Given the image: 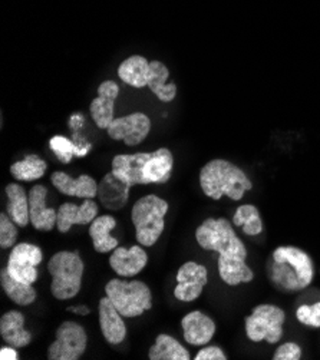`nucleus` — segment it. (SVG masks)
Listing matches in <instances>:
<instances>
[{"label":"nucleus","mask_w":320,"mask_h":360,"mask_svg":"<svg viewBox=\"0 0 320 360\" xmlns=\"http://www.w3.org/2000/svg\"><path fill=\"white\" fill-rule=\"evenodd\" d=\"M151 360H190V352L181 343L169 335H158L155 343L148 350Z\"/></svg>","instance_id":"obj_27"},{"label":"nucleus","mask_w":320,"mask_h":360,"mask_svg":"<svg viewBox=\"0 0 320 360\" xmlns=\"http://www.w3.org/2000/svg\"><path fill=\"white\" fill-rule=\"evenodd\" d=\"M15 349L16 347H12V346L0 349V359H2V360H18L19 356H18V352Z\"/></svg>","instance_id":"obj_36"},{"label":"nucleus","mask_w":320,"mask_h":360,"mask_svg":"<svg viewBox=\"0 0 320 360\" xmlns=\"http://www.w3.org/2000/svg\"><path fill=\"white\" fill-rule=\"evenodd\" d=\"M48 164L37 154H29L11 165V174L18 181H37L46 172Z\"/></svg>","instance_id":"obj_28"},{"label":"nucleus","mask_w":320,"mask_h":360,"mask_svg":"<svg viewBox=\"0 0 320 360\" xmlns=\"http://www.w3.org/2000/svg\"><path fill=\"white\" fill-rule=\"evenodd\" d=\"M174 157L168 148L153 153L121 154L113 160V171L128 186L165 184L171 178Z\"/></svg>","instance_id":"obj_3"},{"label":"nucleus","mask_w":320,"mask_h":360,"mask_svg":"<svg viewBox=\"0 0 320 360\" xmlns=\"http://www.w3.org/2000/svg\"><path fill=\"white\" fill-rule=\"evenodd\" d=\"M200 186L207 197L216 201L223 197L240 201L247 191L253 188L252 179L241 168L222 158L211 160L201 168Z\"/></svg>","instance_id":"obj_4"},{"label":"nucleus","mask_w":320,"mask_h":360,"mask_svg":"<svg viewBox=\"0 0 320 360\" xmlns=\"http://www.w3.org/2000/svg\"><path fill=\"white\" fill-rule=\"evenodd\" d=\"M66 310L68 311H72L75 314H79V316H88L91 313V309L87 307V306H70Z\"/></svg>","instance_id":"obj_38"},{"label":"nucleus","mask_w":320,"mask_h":360,"mask_svg":"<svg viewBox=\"0 0 320 360\" xmlns=\"http://www.w3.org/2000/svg\"><path fill=\"white\" fill-rule=\"evenodd\" d=\"M196 240L203 250L219 253V273L227 285L255 280V271L247 264V248L227 219H207L196 230Z\"/></svg>","instance_id":"obj_1"},{"label":"nucleus","mask_w":320,"mask_h":360,"mask_svg":"<svg viewBox=\"0 0 320 360\" xmlns=\"http://www.w3.org/2000/svg\"><path fill=\"white\" fill-rule=\"evenodd\" d=\"M177 284L174 296L180 302H194L197 300L204 287L208 283V271L205 266L197 262H187L184 263L177 273Z\"/></svg>","instance_id":"obj_12"},{"label":"nucleus","mask_w":320,"mask_h":360,"mask_svg":"<svg viewBox=\"0 0 320 360\" xmlns=\"http://www.w3.org/2000/svg\"><path fill=\"white\" fill-rule=\"evenodd\" d=\"M148 263L147 251L142 245H132L131 248L117 247L110 257L111 269L121 277H134L146 269Z\"/></svg>","instance_id":"obj_15"},{"label":"nucleus","mask_w":320,"mask_h":360,"mask_svg":"<svg viewBox=\"0 0 320 360\" xmlns=\"http://www.w3.org/2000/svg\"><path fill=\"white\" fill-rule=\"evenodd\" d=\"M267 277L279 292H302L314 278L312 257L305 250L295 245H280L274 248L267 262Z\"/></svg>","instance_id":"obj_2"},{"label":"nucleus","mask_w":320,"mask_h":360,"mask_svg":"<svg viewBox=\"0 0 320 360\" xmlns=\"http://www.w3.org/2000/svg\"><path fill=\"white\" fill-rule=\"evenodd\" d=\"M227 354L219 346L203 347L194 357V360H227Z\"/></svg>","instance_id":"obj_34"},{"label":"nucleus","mask_w":320,"mask_h":360,"mask_svg":"<svg viewBox=\"0 0 320 360\" xmlns=\"http://www.w3.org/2000/svg\"><path fill=\"white\" fill-rule=\"evenodd\" d=\"M233 226L241 227L244 234L255 237L263 233V220L259 208L253 204L240 205L233 215Z\"/></svg>","instance_id":"obj_29"},{"label":"nucleus","mask_w":320,"mask_h":360,"mask_svg":"<svg viewBox=\"0 0 320 360\" xmlns=\"http://www.w3.org/2000/svg\"><path fill=\"white\" fill-rule=\"evenodd\" d=\"M51 181L53 187L65 195L78 197L82 200H92L98 195V183L88 174L72 178L63 171H56L51 175Z\"/></svg>","instance_id":"obj_20"},{"label":"nucleus","mask_w":320,"mask_h":360,"mask_svg":"<svg viewBox=\"0 0 320 360\" xmlns=\"http://www.w3.org/2000/svg\"><path fill=\"white\" fill-rule=\"evenodd\" d=\"M108 135L115 141H124L128 147H136L144 141L151 131V120L142 112H134L120 117L108 127Z\"/></svg>","instance_id":"obj_11"},{"label":"nucleus","mask_w":320,"mask_h":360,"mask_svg":"<svg viewBox=\"0 0 320 360\" xmlns=\"http://www.w3.org/2000/svg\"><path fill=\"white\" fill-rule=\"evenodd\" d=\"M42 260L44 251L41 247L29 243H19L11 251L6 269L13 278L25 284H33L38 280V266Z\"/></svg>","instance_id":"obj_10"},{"label":"nucleus","mask_w":320,"mask_h":360,"mask_svg":"<svg viewBox=\"0 0 320 360\" xmlns=\"http://www.w3.org/2000/svg\"><path fill=\"white\" fill-rule=\"evenodd\" d=\"M120 86L114 81H105L98 88V96L91 102V117L98 128L108 129L115 120V101Z\"/></svg>","instance_id":"obj_13"},{"label":"nucleus","mask_w":320,"mask_h":360,"mask_svg":"<svg viewBox=\"0 0 320 360\" xmlns=\"http://www.w3.org/2000/svg\"><path fill=\"white\" fill-rule=\"evenodd\" d=\"M0 335L6 345L16 349L32 342V333L25 329V316L18 310H9L0 319Z\"/></svg>","instance_id":"obj_21"},{"label":"nucleus","mask_w":320,"mask_h":360,"mask_svg":"<svg viewBox=\"0 0 320 360\" xmlns=\"http://www.w3.org/2000/svg\"><path fill=\"white\" fill-rule=\"evenodd\" d=\"M131 186H128L114 171L105 174L98 184V198L102 207L108 211H120L124 208L129 198Z\"/></svg>","instance_id":"obj_19"},{"label":"nucleus","mask_w":320,"mask_h":360,"mask_svg":"<svg viewBox=\"0 0 320 360\" xmlns=\"http://www.w3.org/2000/svg\"><path fill=\"white\" fill-rule=\"evenodd\" d=\"M84 270L85 264L78 251H58L48 263V271L52 276V296L58 300H69L78 296Z\"/></svg>","instance_id":"obj_6"},{"label":"nucleus","mask_w":320,"mask_h":360,"mask_svg":"<svg viewBox=\"0 0 320 360\" xmlns=\"http://www.w3.org/2000/svg\"><path fill=\"white\" fill-rule=\"evenodd\" d=\"M88 336L77 321H63L56 330V339L48 349L49 360H78L87 350Z\"/></svg>","instance_id":"obj_9"},{"label":"nucleus","mask_w":320,"mask_h":360,"mask_svg":"<svg viewBox=\"0 0 320 360\" xmlns=\"http://www.w3.org/2000/svg\"><path fill=\"white\" fill-rule=\"evenodd\" d=\"M169 204L158 195L141 197L132 207L131 220L135 227L136 241L142 247H153L165 229V215Z\"/></svg>","instance_id":"obj_5"},{"label":"nucleus","mask_w":320,"mask_h":360,"mask_svg":"<svg viewBox=\"0 0 320 360\" xmlns=\"http://www.w3.org/2000/svg\"><path fill=\"white\" fill-rule=\"evenodd\" d=\"M273 360H300L302 359V349L297 343L286 342L280 345L276 352L273 353Z\"/></svg>","instance_id":"obj_33"},{"label":"nucleus","mask_w":320,"mask_h":360,"mask_svg":"<svg viewBox=\"0 0 320 360\" xmlns=\"http://www.w3.org/2000/svg\"><path fill=\"white\" fill-rule=\"evenodd\" d=\"M48 188L42 184L33 186L29 191L30 223L38 231H51L58 221V210L46 205Z\"/></svg>","instance_id":"obj_14"},{"label":"nucleus","mask_w":320,"mask_h":360,"mask_svg":"<svg viewBox=\"0 0 320 360\" xmlns=\"http://www.w3.org/2000/svg\"><path fill=\"white\" fill-rule=\"evenodd\" d=\"M184 340L193 346H205L215 338L216 321L200 310L186 314L181 320Z\"/></svg>","instance_id":"obj_18"},{"label":"nucleus","mask_w":320,"mask_h":360,"mask_svg":"<svg viewBox=\"0 0 320 360\" xmlns=\"http://www.w3.org/2000/svg\"><path fill=\"white\" fill-rule=\"evenodd\" d=\"M74 143H75V155L77 157H85L89 151H91V143L82 138L81 135H78L77 132L74 134Z\"/></svg>","instance_id":"obj_35"},{"label":"nucleus","mask_w":320,"mask_h":360,"mask_svg":"<svg viewBox=\"0 0 320 360\" xmlns=\"http://www.w3.org/2000/svg\"><path fill=\"white\" fill-rule=\"evenodd\" d=\"M118 77L127 85L141 89L147 86L150 77V62L141 55H132L118 68Z\"/></svg>","instance_id":"obj_23"},{"label":"nucleus","mask_w":320,"mask_h":360,"mask_svg":"<svg viewBox=\"0 0 320 360\" xmlns=\"http://www.w3.org/2000/svg\"><path fill=\"white\" fill-rule=\"evenodd\" d=\"M84 115L82 114H74L69 120V127L72 129H79L84 125Z\"/></svg>","instance_id":"obj_37"},{"label":"nucleus","mask_w":320,"mask_h":360,"mask_svg":"<svg viewBox=\"0 0 320 360\" xmlns=\"http://www.w3.org/2000/svg\"><path fill=\"white\" fill-rule=\"evenodd\" d=\"M286 321V313L274 304H259L252 314L245 317L247 339L255 343L267 342L279 343L283 338V326Z\"/></svg>","instance_id":"obj_8"},{"label":"nucleus","mask_w":320,"mask_h":360,"mask_svg":"<svg viewBox=\"0 0 320 360\" xmlns=\"http://www.w3.org/2000/svg\"><path fill=\"white\" fill-rule=\"evenodd\" d=\"M8 197V215L18 224V227H26L30 223L29 214V194L20 184L11 183L5 188Z\"/></svg>","instance_id":"obj_24"},{"label":"nucleus","mask_w":320,"mask_h":360,"mask_svg":"<svg viewBox=\"0 0 320 360\" xmlns=\"http://www.w3.org/2000/svg\"><path fill=\"white\" fill-rule=\"evenodd\" d=\"M117 220L113 215H101L89 224V237L92 238L94 250L96 253H113L118 247V240L111 236L115 229Z\"/></svg>","instance_id":"obj_22"},{"label":"nucleus","mask_w":320,"mask_h":360,"mask_svg":"<svg viewBox=\"0 0 320 360\" xmlns=\"http://www.w3.org/2000/svg\"><path fill=\"white\" fill-rule=\"evenodd\" d=\"M99 328L110 345H120L127 336V326L124 323V316L117 310L114 303L108 296L99 300Z\"/></svg>","instance_id":"obj_17"},{"label":"nucleus","mask_w":320,"mask_h":360,"mask_svg":"<svg viewBox=\"0 0 320 360\" xmlns=\"http://www.w3.org/2000/svg\"><path fill=\"white\" fill-rule=\"evenodd\" d=\"M49 147L62 164H69L75 157V143L62 135H55L49 141Z\"/></svg>","instance_id":"obj_30"},{"label":"nucleus","mask_w":320,"mask_h":360,"mask_svg":"<svg viewBox=\"0 0 320 360\" xmlns=\"http://www.w3.org/2000/svg\"><path fill=\"white\" fill-rule=\"evenodd\" d=\"M296 317L302 325L319 329L320 328V302L314 304H302L296 310Z\"/></svg>","instance_id":"obj_32"},{"label":"nucleus","mask_w":320,"mask_h":360,"mask_svg":"<svg viewBox=\"0 0 320 360\" xmlns=\"http://www.w3.org/2000/svg\"><path fill=\"white\" fill-rule=\"evenodd\" d=\"M169 77L168 68L160 60L150 62V77L147 86L151 92L162 102H171L177 96V85L169 82L167 84Z\"/></svg>","instance_id":"obj_25"},{"label":"nucleus","mask_w":320,"mask_h":360,"mask_svg":"<svg viewBox=\"0 0 320 360\" xmlns=\"http://www.w3.org/2000/svg\"><path fill=\"white\" fill-rule=\"evenodd\" d=\"M18 240V224L8 214H0V248L6 250L16 245Z\"/></svg>","instance_id":"obj_31"},{"label":"nucleus","mask_w":320,"mask_h":360,"mask_svg":"<svg viewBox=\"0 0 320 360\" xmlns=\"http://www.w3.org/2000/svg\"><path fill=\"white\" fill-rule=\"evenodd\" d=\"M105 293L117 310L128 319L139 317L153 307V293L144 281L113 278L105 285Z\"/></svg>","instance_id":"obj_7"},{"label":"nucleus","mask_w":320,"mask_h":360,"mask_svg":"<svg viewBox=\"0 0 320 360\" xmlns=\"http://www.w3.org/2000/svg\"><path fill=\"white\" fill-rule=\"evenodd\" d=\"M0 284H2L6 296L18 306H29L38 297L37 290L33 289V284H25L13 278L8 269H2V271H0Z\"/></svg>","instance_id":"obj_26"},{"label":"nucleus","mask_w":320,"mask_h":360,"mask_svg":"<svg viewBox=\"0 0 320 360\" xmlns=\"http://www.w3.org/2000/svg\"><path fill=\"white\" fill-rule=\"evenodd\" d=\"M98 217V204L92 200H84L81 205L65 202L58 208L56 229L68 233L72 226H88Z\"/></svg>","instance_id":"obj_16"}]
</instances>
